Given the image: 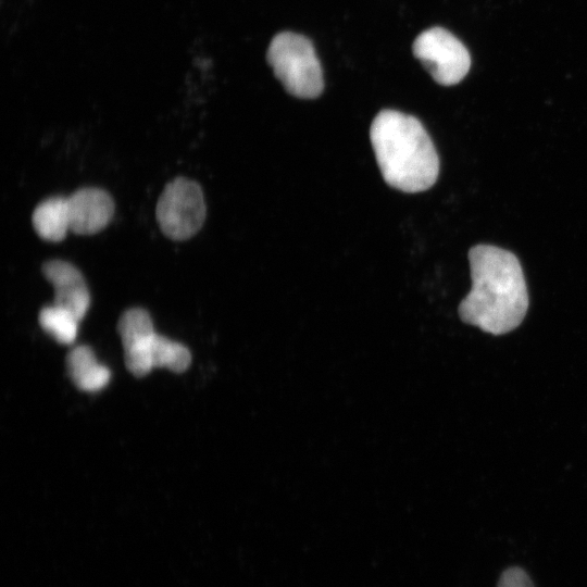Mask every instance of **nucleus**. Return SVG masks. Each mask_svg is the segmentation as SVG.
Returning <instances> with one entry per match:
<instances>
[{
  "mask_svg": "<svg viewBox=\"0 0 587 587\" xmlns=\"http://www.w3.org/2000/svg\"><path fill=\"white\" fill-rule=\"evenodd\" d=\"M266 59L276 78L290 95L314 99L322 93V67L307 37L291 32L277 34L270 43Z\"/></svg>",
  "mask_w": 587,
  "mask_h": 587,
  "instance_id": "7ed1b4c3",
  "label": "nucleus"
},
{
  "mask_svg": "<svg viewBox=\"0 0 587 587\" xmlns=\"http://www.w3.org/2000/svg\"><path fill=\"white\" fill-rule=\"evenodd\" d=\"M497 587H534V585L524 570L511 567L502 573Z\"/></svg>",
  "mask_w": 587,
  "mask_h": 587,
  "instance_id": "ddd939ff",
  "label": "nucleus"
},
{
  "mask_svg": "<svg viewBox=\"0 0 587 587\" xmlns=\"http://www.w3.org/2000/svg\"><path fill=\"white\" fill-rule=\"evenodd\" d=\"M32 222L42 239L63 240L70 230L67 197L54 196L41 201L33 212Z\"/></svg>",
  "mask_w": 587,
  "mask_h": 587,
  "instance_id": "9d476101",
  "label": "nucleus"
},
{
  "mask_svg": "<svg viewBox=\"0 0 587 587\" xmlns=\"http://www.w3.org/2000/svg\"><path fill=\"white\" fill-rule=\"evenodd\" d=\"M370 138L384 180L414 193L429 189L439 174V159L423 124L413 115L382 110L373 120Z\"/></svg>",
  "mask_w": 587,
  "mask_h": 587,
  "instance_id": "f03ea898",
  "label": "nucleus"
},
{
  "mask_svg": "<svg viewBox=\"0 0 587 587\" xmlns=\"http://www.w3.org/2000/svg\"><path fill=\"white\" fill-rule=\"evenodd\" d=\"M412 51L433 79L442 86L460 83L471 67V57L465 46L441 27L422 32L415 38Z\"/></svg>",
  "mask_w": 587,
  "mask_h": 587,
  "instance_id": "39448f33",
  "label": "nucleus"
},
{
  "mask_svg": "<svg viewBox=\"0 0 587 587\" xmlns=\"http://www.w3.org/2000/svg\"><path fill=\"white\" fill-rule=\"evenodd\" d=\"M70 230L78 235H92L102 230L112 220L114 203L100 188L86 187L67 197Z\"/></svg>",
  "mask_w": 587,
  "mask_h": 587,
  "instance_id": "0eeeda50",
  "label": "nucleus"
},
{
  "mask_svg": "<svg viewBox=\"0 0 587 587\" xmlns=\"http://www.w3.org/2000/svg\"><path fill=\"white\" fill-rule=\"evenodd\" d=\"M38 321L42 329L60 344L71 345L77 336L79 321L71 312L55 304L42 308Z\"/></svg>",
  "mask_w": 587,
  "mask_h": 587,
  "instance_id": "f8f14e48",
  "label": "nucleus"
},
{
  "mask_svg": "<svg viewBox=\"0 0 587 587\" xmlns=\"http://www.w3.org/2000/svg\"><path fill=\"white\" fill-rule=\"evenodd\" d=\"M472 288L459 305L460 319L492 335L515 329L528 309L519 259L510 251L477 245L469 252Z\"/></svg>",
  "mask_w": 587,
  "mask_h": 587,
  "instance_id": "f257e3e1",
  "label": "nucleus"
},
{
  "mask_svg": "<svg viewBox=\"0 0 587 587\" xmlns=\"http://www.w3.org/2000/svg\"><path fill=\"white\" fill-rule=\"evenodd\" d=\"M117 330L128 371L138 377L147 375L153 369L150 348L157 334L150 314L141 308H132L121 315Z\"/></svg>",
  "mask_w": 587,
  "mask_h": 587,
  "instance_id": "423d86ee",
  "label": "nucleus"
},
{
  "mask_svg": "<svg viewBox=\"0 0 587 587\" xmlns=\"http://www.w3.org/2000/svg\"><path fill=\"white\" fill-rule=\"evenodd\" d=\"M66 367L72 382L84 391L102 389L111 377L109 369L97 361L87 346H78L68 352Z\"/></svg>",
  "mask_w": 587,
  "mask_h": 587,
  "instance_id": "1a4fd4ad",
  "label": "nucleus"
},
{
  "mask_svg": "<svg viewBox=\"0 0 587 587\" xmlns=\"http://www.w3.org/2000/svg\"><path fill=\"white\" fill-rule=\"evenodd\" d=\"M155 215L162 233L168 238H190L201 228L205 218L201 187L185 177L173 179L159 197Z\"/></svg>",
  "mask_w": 587,
  "mask_h": 587,
  "instance_id": "20e7f679",
  "label": "nucleus"
},
{
  "mask_svg": "<svg viewBox=\"0 0 587 587\" xmlns=\"http://www.w3.org/2000/svg\"><path fill=\"white\" fill-rule=\"evenodd\" d=\"M42 274L54 289L53 304L71 312L78 321L87 313L90 296L80 271L63 260L43 263Z\"/></svg>",
  "mask_w": 587,
  "mask_h": 587,
  "instance_id": "6e6552de",
  "label": "nucleus"
},
{
  "mask_svg": "<svg viewBox=\"0 0 587 587\" xmlns=\"http://www.w3.org/2000/svg\"><path fill=\"white\" fill-rule=\"evenodd\" d=\"M150 361L152 367H166L182 373L189 366L191 354L184 345L155 334L150 348Z\"/></svg>",
  "mask_w": 587,
  "mask_h": 587,
  "instance_id": "9b49d317",
  "label": "nucleus"
}]
</instances>
